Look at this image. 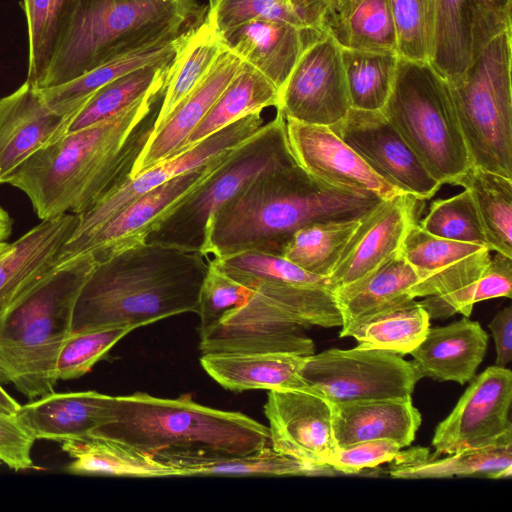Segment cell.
Here are the masks:
<instances>
[{
	"mask_svg": "<svg viewBox=\"0 0 512 512\" xmlns=\"http://www.w3.org/2000/svg\"><path fill=\"white\" fill-rule=\"evenodd\" d=\"M163 92H151L112 117L68 131L4 183L23 191L41 220L86 212L131 177L153 132Z\"/></svg>",
	"mask_w": 512,
	"mask_h": 512,
	"instance_id": "obj_1",
	"label": "cell"
},
{
	"mask_svg": "<svg viewBox=\"0 0 512 512\" xmlns=\"http://www.w3.org/2000/svg\"><path fill=\"white\" fill-rule=\"evenodd\" d=\"M209 269L198 251L148 243L98 262L75 302L71 333L105 328L133 330L198 310Z\"/></svg>",
	"mask_w": 512,
	"mask_h": 512,
	"instance_id": "obj_2",
	"label": "cell"
},
{
	"mask_svg": "<svg viewBox=\"0 0 512 512\" xmlns=\"http://www.w3.org/2000/svg\"><path fill=\"white\" fill-rule=\"evenodd\" d=\"M382 200L329 186L298 163L259 175L212 216L203 253L279 255L300 228L364 217Z\"/></svg>",
	"mask_w": 512,
	"mask_h": 512,
	"instance_id": "obj_3",
	"label": "cell"
},
{
	"mask_svg": "<svg viewBox=\"0 0 512 512\" xmlns=\"http://www.w3.org/2000/svg\"><path fill=\"white\" fill-rule=\"evenodd\" d=\"M90 436L117 440L155 458L242 455L271 446L267 426L240 412L211 408L190 395L114 396L111 421Z\"/></svg>",
	"mask_w": 512,
	"mask_h": 512,
	"instance_id": "obj_4",
	"label": "cell"
},
{
	"mask_svg": "<svg viewBox=\"0 0 512 512\" xmlns=\"http://www.w3.org/2000/svg\"><path fill=\"white\" fill-rule=\"evenodd\" d=\"M95 264L89 253L62 262L0 317V382L28 399L54 392L57 356Z\"/></svg>",
	"mask_w": 512,
	"mask_h": 512,
	"instance_id": "obj_5",
	"label": "cell"
},
{
	"mask_svg": "<svg viewBox=\"0 0 512 512\" xmlns=\"http://www.w3.org/2000/svg\"><path fill=\"white\" fill-rule=\"evenodd\" d=\"M193 0H76L39 89L67 83L168 34L191 28Z\"/></svg>",
	"mask_w": 512,
	"mask_h": 512,
	"instance_id": "obj_6",
	"label": "cell"
},
{
	"mask_svg": "<svg viewBox=\"0 0 512 512\" xmlns=\"http://www.w3.org/2000/svg\"><path fill=\"white\" fill-rule=\"evenodd\" d=\"M381 112L436 181L458 185L472 165L448 83L429 62L399 57Z\"/></svg>",
	"mask_w": 512,
	"mask_h": 512,
	"instance_id": "obj_7",
	"label": "cell"
},
{
	"mask_svg": "<svg viewBox=\"0 0 512 512\" xmlns=\"http://www.w3.org/2000/svg\"><path fill=\"white\" fill-rule=\"evenodd\" d=\"M512 29L447 82L471 165L512 179Z\"/></svg>",
	"mask_w": 512,
	"mask_h": 512,
	"instance_id": "obj_8",
	"label": "cell"
},
{
	"mask_svg": "<svg viewBox=\"0 0 512 512\" xmlns=\"http://www.w3.org/2000/svg\"><path fill=\"white\" fill-rule=\"evenodd\" d=\"M296 163L285 117L277 111L271 121L232 149L211 176L173 207L146 242L203 253L208 224L223 204L259 175Z\"/></svg>",
	"mask_w": 512,
	"mask_h": 512,
	"instance_id": "obj_9",
	"label": "cell"
},
{
	"mask_svg": "<svg viewBox=\"0 0 512 512\" xmlns=\"http://www.w3.org/2000/svg\"><path fill=\"white\" fill-rule=\"evenodd\" d=\"M305 388L330 403L411 397L421 379L412 361L380 349H329L306 356Z\"/></svg>",
	"mask_w": 512,
	"mask_h": 512,
	"instance_id": "obj_10",
	"label": "cell"
},
{
	"mask_svg": "<svg viewBox=\"0 0 512 512\" xmlns=\"http://www.w3.org/2000/svg\"><path fill=\"white\" fill-rule=\"evenodd\" d=\"M452 412L436 427L434 456L512 443V373L490 366L474 376Z\"/></svg>",
	"mask_w": 512,
	"mask_h": 512,
	"instance_id": "obj_11",
	"label": "cell"
},
{
	"mask_svg": "<svg viewBox=\"0 0 512 512\" xmlns=\"http://www.w3.org/2000/svg\"><path fill=\"white\" fill-rule=\"evenodd\" d=\"M277 111L299 122L332 126L351 109L341 47L319 31L279 91Z\"/></svg>",
	"mask_w": 512,
	"mask_h": 512,
	"instance_id": "obj_12",
	"label": "cell"
},
{
	"mask_svg": "<svg viewBox=\"0 0 512 512\" xmlns=\"http://www.w3.org/2000/svg\"><path fill=\"white\" fill-rule=\"evenodd\" d=\"M234 149V148H233ZM231 150L137 198L78 244L61 252L58 263L89 253L96 263L146 242L154 227L182 199L211 176Z\"/></svg>",
	"mask_w": 512,
	"mask_h": 512,
	"instance_id": "obj_13",
	"label": "cell"
},
{
	"mask_svg": "<svg viewBox=\"0 0 512 512\" xmlns=\"http://www.w3.org/2000/svg\"><path fill=\"white\" fill-rule=\"evenodd\" d=\"M263 125L261 112L248 114L180 154L130 177L78 215V225L62 250L73 247L125 206L169 180L213 161L252 136Z\"/></svg>",
	"mask_w": 512,
	"mask_h": 512,
	"instance_id": "obj_14",
	"label": "cell"
},
{
	"mask_svg": "<svg viewBox=\"0 0 512 512\" xmlns=\"http://www.w3.org/2000/svg\"><path fill=\"white\" fill-rule=\"evenodd\" d=\"M429 63L447 81L459 78L483 47L512 29V0H432Z\"/></svg>",
	"mask_w": 512,
	"mask_h": 512,
	"instance_id": "obj_15",
	"label": "cell"
},
{
	"mask_svg": "<svg viewBox=\"0 0 512 512\" xmlns=\"http://www.w3.org/2000/svg\"><path fill=\"white\" fill-rule=\"evenodd\" d=\"M271 447L318 475L334 471L328 462L338 449L331 404L307 389L269 390L264 404Z\"/></svg>",
	"mask_w": 512,
	"mask_h": 512,
	"instance_id": "obj_16",
	"label": "cell"
},
{
	"mask_svg": "<svg viewBox=\"0 0 512 512\" xmlns=\"http://www.w3.org/2000/svg\"><path fill=\"white\" fill-rule=\"evenodd\" d=\"M330 128L372 170L402 192L424 201L442 186L381 111L351 108Z\"/></svg>",
	"mask_w": 512,
	"mask_h": 512,
	"instance_id": "obj_17",
	"label": "cell"
},
{
	"mask_svg": "<svg viewBox=\"0 0 512 512\" xmlns=\"http://www.w3.org/2000/svg\"><path fill=\"white\" fill-rule=\"evenodd\" d=\"M303 328L252 291L244 304L199 334V349L202 354L286 352L310 356L315 352L314 342Z\"/></svg>",
	"mask_w": 512,
	"mask_h": 512,
	"instance_id": "obj_18",
	"label": "cell"
},
{
	"mask_svg": "<svg viewBox=\"0 0 512 512\" xmlns=\"http://www.w3.org/2000/svg\"><path fill=\"white\" fill-rule=\"evenodd\" d=\"M289 145L300 167L337 189L381 200L407 194L381 178L330 127L285 118Z\"/></svg>",
	"mask_w": 512,
	"mask_h": 512,
	"instance_id": "obj_19",
	"label": "cell"
},
{
	"mask_svg": "<svg viewBox=\"0 0 512 512\" xmlns=\"http://www.w3.org/2000/svg\"><path fill=\"white\" fill-rule=\"evenodd\" d=\"M420 201L400 194L382 200L361 219L327 278L333 293L362 279L400 251L409 228L417 222Z\"/></svg>",
	"mask_w": 512,
	"mask_h": 512,
	"instance_id": "obj_20",
	"label": "cell"
},
{
	"mask_svg": "<svg viewBox=\"0 0 512 512\" xmlns=\"http://www.w3.org/2000/svg\"><path fill=\"white\" fill-rule=\"evenodd\" d=\"M400 253L418 278L411 289L414 299L445 295L467 286L483 273L491 259L488 247L436 237L417 222L409 228Z\"/></svg>",
	"mask_w": 512,
	"mask_h": 512,
	"instance_id": "obj_21",
	"label": "cell"
},
{
	"mask_svg": "<svg viewBox=\"0 0 512 512\" xmlns=\"http://www.w3.org/2000/svg\"><path fill=\"white\" fill-rule=\"evenodd\" d=\"M75 115L50 110L27 81L0 98V184L29 157L67 133Z\"/></svg>",
	"mask_w": 512,
	"mask_h": 512,
	"instance_id": "obj_22",
	"label": "cell"
},
{
	"mask_svg": "<svg viewBox=\"0 0 512 512\" xmlns=\"http://www.w3.org/2000/svg\"><path fill=\"white\" fill-rule=\"evenodd\" d=\"M78 222L73 213L44 219L12 243L0 259V317L59 265Z\"/></svg>",
	"mask_w": 512,
	"mask_h": 512,
	"instance_id": "obj_23",
	"label": "cell"
},
{
	"mask_svg": "<svg viewBox=\"0 0 512 512\" xmlns=\"http://www.w3.org/2000/svg\"><path fill=\"white\" fill-rule=\"evenodd\" d=\"M318 29L257 19L219 33L226 50L260 72L279 91Z\"/></svg>",
	"mask_w": 512,
	"mask_h": 512,
	"instance_id": "obj_24",
	"label": "cell"
},
{
	"mask_svg": "<svg viewBox=\"0 0 512 512\" xmlns=\"http://www.w3.org/2000/svg\"><path fill=\"white\" fill-rule=\"evenodd\" d=\"M232 52L223 51L207 75L154 131L139 155L131 177L179 154L192 131L203 120L218 97L242 68Z\"/></svg>",
	"mask_w": 512,
	"mask_h": 512,
	"instance_id": "obj_25",
	"label": "cell"
},
{
	"mask_svg": "<svg viewBox=\"0 0 512 512\" xmlns=\"http://www.w3.org/2000/svg\"><path fill=\"white\" fill-rule=\"evenodd\" d=\"M114 396L96 391L52 392L20 405L16 416L37 439L63 442L94 434L111 421Z\"/></svg>",
	"mask_w": 512,
	"mask_h": 512,
	"instance_id": "obj_26",
	"label": "cell"
},
{
	"mask_svg": "<svg viewBox=\"0 0 512 512\" xmlns=\"http://www.w3.org/2000/svg\"><path fill=\"white\" fill-rule=\"evenodd\" d=\"M487 347L486 331L479 322L464 316L446 326L429 327L410 354L421 378L464 385L475 376Z\"/></svg>",
	"mask_w": 512,
	"mask_h": 512,
	"instance_id": "obj_27",
	"label": "cell"
},
{
	"mask_svg": "<svg viewBox=\"0 0 512 512\" xmlns=\"http://www.w3.org/2000/svg\"><path fill=\"white\" fill-rule=\"evenodd\" d=\"M210 262L237 283L280 307L301 302L313 287L329 288L327 278L307 272L279 255L245 251L214 257Z\"/></svg>",
	"mask_w": 512,
	"mask_h": 512,
	"instance_id": "obj_28",
	"label": "cell"
},
{
	"mask_svg": "<svg viewBox=\"0 0 512 512\" xmlns=\"http://www.w3.org/2000/svg\"><path fill=\"white\" fill-rule=\"evenodd\" d=\"M338 448L363 441L389 439L402 448L414 440L421 414L411 397L330 403Z\"/></svg>",
	"mask_w": 512,
	"mask_h": 512,
	"instance_id": "obj_29",
	"label": "cell"
},
{
	"mask_svg": "<svg viewBox=\"0 0 512 512\" xmlns=\"http://www.w3.org/2000/svg\"><path fill=\"white\" fill-rule=\"evenodd\" d=\"M192 28L120 54L67 83L38 89L40 96L53 112L75 114L96 91L111 81L145 66L172 61Z\"/></svg>",
	"mask_w": 512,
	"mask_h": 512,
	"instance_id": "obj_30",
	"label": "cell"
},
{
	"mask_svg": "<svg viewBox=\"0 0 512 512\" xmlns=\"http://www.w3.org/2000/svg\"><path fill=\"white\" fill-rule=\"evenodd\" d=\"M418 278L400 251L362 279L334 292L342 318L340 337L351 333L368 319L412 299Z\"/></svg>",
	"mask_w": 512,
	"mask_h": 512,
	"instance_id": "obj_31",
	"label": "cell"
},
{
	"mask_svg": "<svg viewBox=\"0 0 512 512\" xmlns=\"http://www.w3.org/2000/svg\"><path fill=\"white\" fill-rule=\"evenodd\" d=\"M317 29L342 49L397 52L388 0H319Z\"/></svg>",
	"mask_w": 512,
	"mask_h": 512,
	"instance_id": "obj_32",
	"label": "cell"
},
{
	"mask_svg": "<svg viewBox=\"0 0 512 512\" xmlns=\"http://www.w3.org/2000/svg\"><path fill=\"white\" fill-rule=\"evenodd\" d=\"M306 356L294 353H207L200 363L227 390L306 389L300 377Z\"/></svg>",
	"mask_w": 512,
	"mask_h": 512,
	"instance_id": "obj_33",
	"label": "cell"
},
{
	"mask_svg": "<svg viewBox=\"0 0 512 512\" xmlns=\"http://www.w3.org/2000/svg\"><path fill=\"white\" fill-rule=\"evenodd\" d=\"M389 464L393 478L422 479L447 477L510 478L512 443L469 449L444 458L429 455L427 448L399 451Z\"/></svg>",
	"mask_w": 512,
	"mask_h": 512,
	"instance_id": "obj_34",
	"label": "cell"
},
{
	"mask_svg": "<svg viewBox=\"0 0 512 512\" xmlns=\"http://www.w3.org/2000/svg\"><path fill=\"white\" fill-rule=\"evenodd\" d=\"M72 461L66 470L76 475L138 478L179 476L178 471L154 456L117 440L86 436L61 442Z\"/></svg>",
	"mask_w": 512,
	"mask_h": 512,
	"instance_id": "obj_35",
	"label": "cell"
},
{
	"mask_svg": "<svg viewBox=\"0 0 512 512\" xmlns=\"http://www.w3.org/2000/svg\"><path fill=\"white\" fill-rule=\"evenodd\" d=\"M225 50L219 33L207 17L189 31L171 64L153 132L196 88Z\"/></svg>",
	"mask_w": 512,
	"mask_h": 512,
	"instance_id": "obj_36",
	"label": "cell"
},
{
	"mask_svg": "<svg viewBox=\"0 0 512 512\" xmlns=\"http://www.w3.org/2000/svg\"><path fill=\"white\" fill-rule=\"evenodd\" d=\"M279 103V90L260 72L243 62L203 120L192 131L180 152L215 134L238 119Z\"/></svg>",
	"mask_w": 512,
	"mask_h": 512,
	"instance_id": "obj_37",
	"label": "cell"
},
{
	"mask_svg": "<svg viewBox=\"0 0 512 512\" xmlns=\"http://www.w3.org/2000/svg\"><path fill=\"white\" fill-rule=\"evenodd\" d=\"M156 459L174 467L179 476L318 475L314 468L276 452L271 446L242 455L170 456Z\"/></svg>",
	"mask_w": 512,
	"mask_h": 512,
	"instance_id": "obj_38",
	"label": "cell"
},
{
	"mask_svg": "<svg viewBox=\"0 0 512 512\" xmlns=\"http://www.w3.org/2000/svg\"><path fill=\"white\" fill-rule=\"evenodd\" d=\"M458 185L472 196L490 250L512 258V179L471 166Z\"/></svg>",
	"mask_w": 512,
	"mask_h": 512,
	"instance_id": "obj_39",
	"label": "cell"
},
{
	"mask_svg": "<svg viewBox=\"0 0 512 512\" xmlns=\"http://www.w3.org/2000/svg\"><path fill=\"white\" fill-rule=\"evenodd\" d=\"M173 60L136 69L100 88L76 113L68 131L98 123L151 92L163 91Z\"/></svg>",
	"mask_w": 512,
	"mask_h": 512,
	"instance_id": "obj_40",
	"label": "cell"
},
{
	"mask_svg": "<svg viewBox=\"0 0 512 512\" xmlns=\"http://www.w3.org/2000/svg\"><path fill=\"white\" fill-rule=\"evenodd\" d=\"M430 318L414 299L380 313L354 330L350 337L358 347L386 350L401 356L410 354L424 339Z\"/></svg>",
	"mask_w": 512,
	"mask_h": 512,
	"instance_id": "obj_41",
	"label": "cell"
},
{
	"mask_svg": "<svg viewBox=\"0 0 512 512\" xmlns=\"http://www.w3.org/2000/svg\"><path fill=\"white\" fill-rule=\"evenodd\" d=\"M362 218L306 225L292 235L281 256L307 272L328 278Z\"/></svg>",
	"mask_w": 512,
	"mask_h": 512,
	"instance_id": "obj_42",
	"label": "cell"
},
{
	"mask_svg": "<svg viewBox=\"0 0 512 512\" xmlns=\"http://www.w3.org/2000/svg\"><path fill=\"white\" fill-rule=\"evenodd\" d=\"M342 61L351 108L381 111L393 88L399 55L342 49Z\"/></svg>",
	"mask_w": 512,
	"mask_h": 512,
	"instance_id": "obj_43",
	"label": "cell"
},
{
	"mask_svg": "<svg viewBox=\"0 0 512 512\" xmlns=\"http://www.w3.org/2000/svg\"><path fill=\"white\" fill-rule=\"evenodd\" d=\"M76 0H22L28 30L26 81L39 89Z\"/></svg>",
	"mask_w": 512,
	"mask_h": 512,
	"instance_id": "obj_44",
	"label": "cell"
},
{
	"mask_svg": "<svg viewBox=\"0 0 512 512\" xmlns=\"http://www.w3.org/2000/svg\"><path fill=\"white\" fill-rule=\"evenodd\" d=\"M318 0H210L206 17L218 33L257 19L317 29Z\"/></svg>",
	"mask_w": 512,
	"mask_h": 512,
	"instance_id": "obj_45",
	"label": "cell"
},
{
	"mask_svg": "<svg viewBox=\"0 0 512 512\" xmlns=\"http://www.w3.org/2000/svg\"><path fill=\"white\" fill-rule=\"evenodd\" d=\"M512 258L496 252L483 273L467 286L440 296L424 297L419 301L431 319L444 320L455 313L469 317L477 302L511 298Z\"/></svg>",
	"mask_w": 512,
	"mask_h": 512,
	"instance_id": "obj_46",
	"label": "cell"
},
{
	"mask_svg": "<svg viewBox=\"0 0 512 512\" xmlns=\"http://www.w3.org/2000/svg\"><path fill=\"white\" fill-rule=\"evenodd\" d=\"M418 224L424 231L439 238L488 247L474 201L467 189L452 197L432 201L427 215Z\"/></svg>",
	"mask_w": 512,
	"mask_h": 512,
	"instance_id": "obj_47",
	"label": "cell"
},
{
	"mask_svg": "<svg viewBox=\"0 0 512 512\" xmlns=\"http://www.w3.org/2000/svg\"><path fill=\"white\" fill-rule=\"evenodd\" d=\"M399 57L429 62L433 46V1L388 0Z\"/></svg>",
	"mask_w": 512,
	"mask_h": 512,
	"instance_id": "obj_48",
	"label": "cell"
},
{
	"mask_svg": "<svg viewBox=\"0 0 512 512\" xmlns=\"http://www.w3.org/2000/svg\"><path fill=\"white\" fill-rule=\"evenodd\" d=\"M131 331L132 328L121 327L70 333L57 356V379L70 380L83 376Z\"/></svg>",
	"mask_w": 512,
	"mask_h": 512,
	"instance_id": "obj_49",
	"label": "cell"
},
{
	"mask_svg": "<svg viewBox=\"0 0 512 512\" xmlns=\"http://www.w3.org/2000/svg\"><path fill=\"white\" fill-rule=\"evenodd\" d=\"M252 291L237 283L209 260V269L201 287L197 314L199 334L216 325L231 310L244 304Z\"/></svg>",
	"mask_w": 512,
	"mask_h": 512,
	"instance_id": "obj_50",
	"label": "cell"
},
{
	"mask_svg": "<svg viewBox=\"0 0 512 512\" xmlns=\"http://www.w3.org/2000/svg\"><path fill=\"white\" fill-rule=\"evenodd\" d=\"M401 449L397 442L389 439L358 442L338 448L328 465L335 472L357 474L390 462Z\"/></svg>",
	"mask_w": 512,
	"mask_h": 512,
	"instance_id": "obj_51",
	"label": "cell"
},
{
	"mask_svg": "<svg viewBox=\"0 0 512 512\" xmlns=\"http://www.w3.org/2000/svg\"><path fill=\"white\" fill-rule=\"evenodd\" d=\"M35 438L22 425L16 414L0 412V460L10 468H34L31 451Z\"/></svg>",
	"mask_w": 512,
	"mask_h": 512,
	"instance_id": "obj_52",
	"label": "cell"
},
{
	"mask_svg": "<svg viewBox=\"0 0 512 512\" xmlns=\"http://www.w3.org/2000/svg\"><path fill=\"white\" fill-rule=\"evenodd\" d=\"M488 328L495 342V365L506 367L512 359V307L509 305L500 310L488 324Z\"/></svg>",
	"mask_w": 512,
	"mask_h": 512,
	"instance_id": "obj_53",
	"label": "cell"
},
{
	"mask_svg": "<svg viewBox=\"0 0 512 512\" xmlns=\"http://www.w3.org/2000/svg\"><path fill=\"white\" fill-rule=\"evenodd\" d=\"M20 407V404L16 402L0 385V412L15 415Z\"/></svg>",
	"mask_w": 512,
	"mask_h": 512,
	"instance_id": "obj_54",
	"label": "cell"
},
{
	"mask_svg": "<svg viewBox=\"0 0 512 512\" xmlns=\"http://www.w3.org/2000/svg\"><path fill=\"white\" fill-rule=\"evenodd\" d=\"M12 232V219L8 212L0 206V241L9 238Z\"/></svg>",
	"mask_w": 512,
	"mask_h": 512,
	"instance_id": "obj_55",
	"label": "cell"
},
{
	"mask_svg": "<svg viewBox=\"0 0 512 512\" xmlns=\"http://www.w3.org/2000/svg\"><path fill=\"white\" fill-rule=\"evenodd\" d=\"M12 243L0 241V259L10 250Z\"/></svg>",
	"mask_w": 512,
	"mask_h": 512,
	"instance_id": "obj_56",
	"label": "cell"
},
{
	"mask_svg": "<svg viewBox=\"0 0 512 512\" xmlns=\"http://www.w3.org/2000/svg\"><path fill=\"white\" fill-rule=\"evenodd\" d=\"M3 462L0 460V465L2 464Z\"/></svg>",
	"mask_w": 512,
	"mask_h": 512,
	"instance_id": "obj_57",
	"label": "cell"
}]
</instances>
